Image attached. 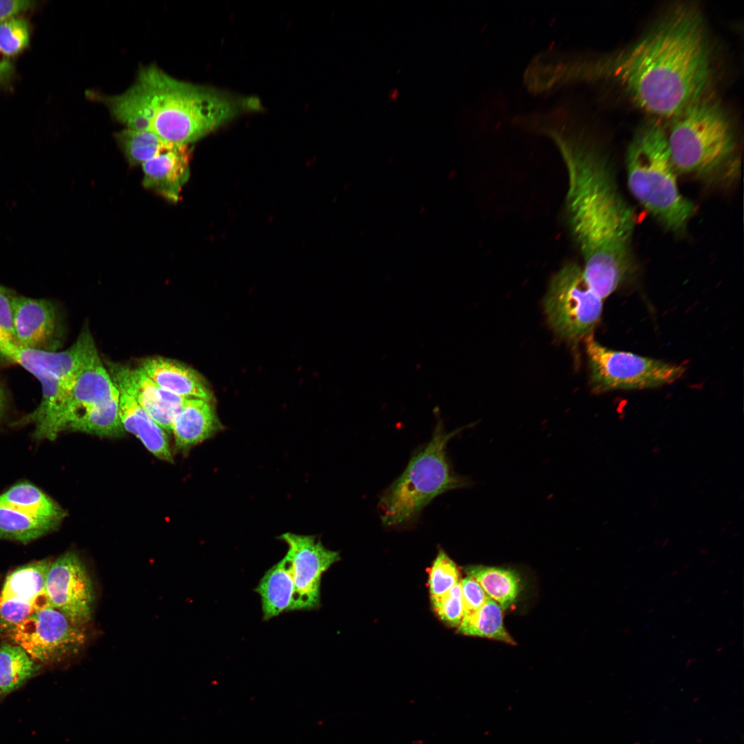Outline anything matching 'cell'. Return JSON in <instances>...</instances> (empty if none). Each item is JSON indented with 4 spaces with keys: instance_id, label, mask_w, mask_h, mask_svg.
<instances>
[{
    "instance_id": "obj_1",
    "label": "cell",
    "mask_w": 744,
    "mask_h": 744,
    "mask_svg": "<svg viewBox=\"0 0 744 744\" xmlns=\"http://www.w3.org/2000/svg\"><path fill=\"white\" fill-rule=\"evenodd\" d=\"M573 64L565 79L612 83L640 110L662 118L705 96L712 74L704 18L689 3L673 6L628 47Z\"/></svg>"
},
{
    "instance_id": "obj_2",
    "label": "cell",
    "mask_w": 744,
    "mask_h": 744,
    "mask_svg": "<svg viewBox=\"0 0 744 744\" xmlns=\"http://www.w3.org/2000/svg\"><path fill=\"white\" fill-rule=\"evenodd\" d=\"M550 137L566 169V218L584 261L585 279L597 296L607 298L633 270L634 213L600 149L567 127Z\"/></svg>"
},
{
    "instance_id": "obj_3",
    "label": "cell",
    "mask_w": 744,
    "mask_h": 744,
    "mask_svg": "<svg viewBox=\"0 0 744 744\" xmlns=\"http://www.w3.org/2000/svg\"><path fill=\"white\" fill-rule=\"evenodd\" d=\"M95 95L127 128L150 131L168 143L183 145L260 107L256 99L178 81L154 65L141 68L125 92Z\"/></svg>"
},
{
    "instance_id": "obj_4",
    "label": "cell",
    "mask_w": 744,
    "mask_h": 744,
    "mask_svg": "<svg viewBox=\"0 0 744 744\" xmlns=\"http://www.w3.org/2000/svg\"><path fill=\"white\" fill-rule=\"evenodd\" d=\"M628 188L641 205L668 231L683 234L694 214V203L677 183L666 132L655 121L640 126L626 154Z\"/></svg>"
},
{
    "instance_id": "obj_5",
    "label": "cell",
    "mask_w": 744,
    "mask_h": 744,
    "mask_svg": "<svg viewBox=\"0 0 744 744\" xmlns=\"http://www.w3.org/2000/svg\"><path fill=\"white\" fill-rule=\"evenodd\" d=\"M672 118L666 135L677 173L717 182L738 170L733 127L716 100L705 95Z\"/></svg>"
},
{
    "instance_id": "obj_6",
    "label": "cell",
    "mask_w": 744,
    "mask_h": 744,
    "mask_svg": "<svg viewBox=\"0 0 744 744\" xmlns=\"http://www.w3.org/2000/svg\"><path fill=\"white\" fill-rule=\"evenodd\" d=\"M459 431L446 433L442 424L437 423L431 440L381 496L379 508L385 526L413 524L436 497L468 485L467 479L453 473L446 456L447 444Z\"/></svg>"
},
{
    "instance_id": "obj_7",
    "label": "cell",
    "mask_w": 744,
    "mask_h": 744,
    "mask_svg": "<svg viewBox=\"0 0 744 744\" xmlns=\"http://www.w3.org/2000/svg\"><path fill=\"white\" fill-rule=\"evenodd\" d=\"M584 340L590 384L595 393L670 384L679 380L685 371L681 365L608 349L597 342L593 334Z\"/></svg>"
},
{
    "instance_id": "obj_8",
    "label": "cell",
    "mask_w": 744,
    "mask_h": 744,
    "mask_svg": "<svg viewBox=\"0 0 744 744\" xmlns=\"http://www.w3.org/2000/svg\"><path fill=\"white\" fill-rule=\"evenodd\" d=\"M549 324L560 338L577 342L592 334L602 313V299L589 287L583 269L568 262L552 276L544 299Z\"/></svg>"
},
{
    "instance_id": "obj_9",
    "label": "cell",
    "mask_w": 744,
    "mask_h": 744,
    "mask_svg": "<svg viewBox=\"0 0 744 744\" xmlns=\"http://www.w3.org/2000/svg\"><path fill=\"white\" fill-rule=\"evenodd\" d=\"M3 636L41 664L59 662L76 654L87 641L79 626L52 606L37 610Z\"/></svg>"
},
{
    "instance_id": "obj_10",
    "label": "cell",
    "mask_w": 744,
    "mask_h": 744,
    "mask_svg": "<svg viewBox=\"0 0 744 744\" xmlns=\"http://www.w3.org/2000/svg\"><path fill=\"white\" fill-rule=\"evenodd\" d=\"M45 592L50 605L79 626L92 617L94 591L87 568L77 554L69 551L52 562Z\"/></svg>"
},
{
    "instance_id": "obj_11",
    "label": "cell",
    "mask_w": 744,
    "mask_h": 744,
    "mask_svg": "<svg viewBox=\"0 0 744 744\" xmlns=\"http://www.w3.org/2000/svg\"><path fill=\"white\" fill-rule=\"evenodd\" d=\"M288 546L291 561L294 594L290 611L311 610L319 607L322 574L340 559L339 552L327 549L313 535L285 533L279 537Z\"/></svg>"
},
{
    "instance_id": "obj_12",
    "label": "cell",
    "mask_w": 744,
    "mask_h": 744,
    "mask_svg": "<svg viewBox=\"0 0 744 744\" xmlns=\"http://www.w3.org/2000/svg\"><path fill=\"white\" fill-rule=\"evenodd\" d=\"M96 351L94 339L87 329L81 331L70 347L61 351L22 349L0 343V355L20 364L31 373L37 372L55 377L69 390L83 366Z\"/></svg>"
},
{
    "instance_id": "obj_13",
    "label": "cell",
    "mask_w": 744,
    "mask_h": 744,
    "mask_svg": "<svg viewBox=\"0 0 744 744\" xmlns=\"http://www.w3.org/2000/svg\"><path fill=\"white\" fill-rule=\"evenodd\" d=\"M108 365L114 385L132 395L164 431L171 433L174 417L187 398L158 386L139 368L110 363Z\"/></svg>"
},
{
    "instance_id": "obj_14",
    "label": "cell",
    "mask_w": 744,
    "mask_h": 744,
    "mask_svg": "<svg viewBox=\"0 0 744 744\" xmlns=\"http://www.w3.org/2000/svg\"><path fill=\"white\" fill-rule=\"evenodd\" d=\"M13 320L17 347L54 351L57 344V313L47 299L15 295Z\"/></svg>"
},
{
    "instance_id": "obj_15",
    "label": "cell",
    "mask_w": 744,
    "mask_h": 744,
    "mask_svg": "<svg viewBox=\"0 0 744 744\" xmlns=\"http://www.w3.org/2000/svg\"><path fill=\"white\" fill-rule=\"evenodd\" d=\"M191 150L188 145L171 144L142 164L144 187L166 200L178 201L189 176Z\"/></svg>"
},
{
    "instance_id": "obj_16",
    "label": "cell",
    "mask_w": 744,
    "mask_h": 744,
    "mask_svg": "<svg viewBox=\"0 0 744 744\" xmlns=\"http://www.w3.org/2000/svg\"><path fill=\"white\" fill-rule=\"evenodd\" d=\"M116 389L97 351L83 366L70 389L61 431L83 411L109 400Z\"/></svg>"
},
{
    "instance_id": "obj_17",
    "label": "cell",
    "mask_w": 744,
    "mask_h": 744,
    "mask_svg": "<svg viewBox=\"0 0 744 744\" xmlns=\"http://www.w3.org/2000/svg\"><path fill=\"white\" fill-rule=\"evenodd\" d=\"M161 388L183 398L212 402L214 396L203 377L195 369L175 360L151 357L138 367Z\"/></svg>"
},
{
    "instance_id": "obj_18",
    "label": "cell",
    "mask_w": 744,
    "mask_h": 744,
    "mask_svg": "<svg viewBox=\"0 0 744 744\" xmlns=\"http://www.w3.org/2000/svg\"><path fill=\"white\" fill-rule=\"evenodd\" d=\"M222 429L212 402L189 398L174 417L172 433L176 449L186 453Z\"/></svg>"
},
{
    "instance_id": "obj_19",
    "label": "cell",
    "mask_w": 744,
    "mask_h": 744,
    "mask_svg": "<svg viewBox=\"0 0 744 744\" xmlns=\"http://www.w3.org/2000/svg\"><path fill=\"white\" fill-rule=\"evenodd\" d=\"M117 389L119 392V416L124 430L136 435L145 448L158 459L173 462L165 431L132 395L120 388Z\"/></svg>"
},
{
    "instance_id": "obj_20",
    "label": "cell",
    "mask_w": 744,
    "mask_h": 744,
    "mask_svg": "<svg viewBox=\"0 0 744 744\" xmlns=\"http://www.w3.org/2000/svg\"><path fill=\"white\" fill-rule=\"evenodd\" d=\"M255 591L260 597L264 620L290 611L294 582L291 561L287 555L265 573Z\"/></svg>"
},
{
    "instance_id": "obj_21",
    "label": "cell",
    "mask_w": 744,
    "mask_h": 744,
    "mask_svg": "<svg viewBox=\"0 0 744 744\" xmlns=\"http://www.w3.org/2000/svg\"><path fill=\"white\" fill-rule=\"evenodd\" d=\"M51 559L32 561L12 570L5 579L0 600L19 598L34 603L39 610L51 606L45 592Z\"/></svg>"
},
{
    "instance_id": "obj_22",
    "label": "cell",
    "mask_w": 744,
    "mask_h": 744,
    "mask_svg": "<svg viewBox=\"0 0 744 744\" xmlns=\"http://www.w3.org/2000/svg\"><path fill=\"white\" fill-rule=\"evenodd\" d=\"M65 430L103 437L122 435L124 428L119 416L118 390L109 400L76 415L66 424Z\"/></svg>"
},
{
    "instance_id": "obj_23",
    "label": "cell",
    "mask_w": 744,
    "mask_h": 744,
    "mask_svg": "<svg viewBox=\"0 0 744 744\" xmlns=\"http://www.w3.org/2000/svg\"><path fill=\"white\" fill-rule=\"evenodd\" d=\"M0 505L45 519L62 521L65 511L52 498L29 482L17 484L0 495Z\"/></svg>"
},
{
    "instance_id": "obj_24",
    "label": "cell",
    "mask_w": 744,
    "mask_h": 744,
    "mask_svg": "<svg viewBox=\"0 0 744 744\" xmlns=\"http://www.w3.org/2000/svg\"><path fill=\"white\" fill-rule=\"evenodd\" d=\"M41 664L18 645H0V689L4 696L19 689L37 676Z\"/></svg>"
},
{
    "instance_id": "obj_25",
    "label": "cell",
    "mask_w": 744,
    "mask_h": 744,
    "mask_svg": "<svg viewBox=\"0 0 744 744\" xmlns=\"http://www.w3.org/2000/svg\"><path fill=\"white\" fill-rule=\"evenodd\" d=\"M468 576L473 578L486 595L502 609L508 608L516 601L520 591V578L517 572L508 568L474 566L466 568Z\"/></svg>"
},
{
    "instance_id": "obj_26",
    "label": "cell",
    "mask_w": 744,
    "mask_h": 744,
    "mask_svg": "<svg viewBox=\"0 0 744 744\" xmlns=\"http://www.w3.org/2000/svg\"><path fill=\"white\" fill-rule=\"evenodd\" d=\"M61 522L0 505V539L27 544L54 531Z\"/></svg>"
},
{
    "instance_id": "obj_27",
    "label": "cell",
    "mask_w": 744,
    "mask_h": 744,
    "mask_svg": "<svg viewBox=\"0 0 744 744\" xmlns=\"http://www.w3.org/2000/svg\"><path fill=\"white\" fill-rule=\"evenodd\" d=\"M457 632L515 644L505 629L502 607L488 597L477 611L462 619L457 627Z\"/></svg>"
},
{
    "instance_id": "obj_28",
    "label": "cell",
    "mask_w": 744,
    "mask_h": 744,
    "mask_svg": "<svg viewBox=\"0 0 744 744\" xmlns=\"http://www.w3.org/2000/svg\"><path fill=\"white\" fill-rule=\"evenodd\" d=\"M114 138L131 165H142L171 144L150 131L125 128Z\"/></svg>"
},
{
    "instance_id": "obj_29",
    "label": "cell",
    "mask_w": 744,
    "mask_h": 744,
    "mask_svg": "<svg viewBox=\"0 0 744 744\" xmlns=\"http://www.w3.org/2000/svg\"><path fill=\"white\" fill-rule=\"evenodd\" d=\"M459 570L455 562L440 550L428 572L431 599H435L449 591L459 580Z\"/></svg>"
},
{
    "instance_id": "obj_30",
    "label": "cell",
    "mask_w": 744,
    "mask_h": 744,
    "mask_svg": "<svg viewBox=\"0 0 744 744\" xmlns=\"http://www.w3.org/2000/svg\"><path fill=\"white\" fill-rule=\"evenodd\" d=\"M30 41L27 21L13 17L0 23V53L13 56L25 50Z\"/></svg>"
},
{
    "instance_id": "obj_31",
    "label": "cell",
    "mask_w": 744,
    "mask_h": 744,
    "mask_svg": "<svg viewBox=\"0 0 744 744\" xmlns=\"http://www.w3.org/2000/svg\"><path fill=\"white\" fill-rule=\"evenodd\" d=\"M434 611L450 626L457 628L464 617L460 581L443 596L431 600Z\"/></svg>"
},
{
    "instance_id": "obj_32",
    "label": "cell",
    "mask_w": 744,
    "mask_h": 744,
    "mask_svg": "<svg viewBox=\"0 0 744 744\" xmlns=\"http://www.w3.org/2000/svg\"><path fill=\"white\" fill-rule=\"evenodd\" d=\"M37 610L39 609L34 603L21 599L0 600V634L3 635Z\"/></svg>"
},
{
    "instance_id": "obj_33",
    "label": "cell",
    "mask_w": 744,
    "mask_h": 744,
    "mask_svg": "<svg viewBox=\"0 0 744 744\" xmlns=\"http://www.w3.org/2000/svg\"><path fill=\"white\" fill-rule=\"evenodd\" d=\"M15 293L0 285V343L17 346L13 320Z\"/></svg>"
},
{
    "instance_id": "obj_34",
    "label": "cell",
    "mask_w": 744,
    "mask_h": 744,
    "mask_svg": "<svg viewBox=\"0 0 744 744\" xmlns=\"http://www.w3.org/2000/svg\"><path fill=\"white\" fill-rule=\"evenodd\" d=\"M462 589L464 617H468L477 611L486 602L488 596L481 586L471 577L460 581Z\"/></svg>"
},
{
    "instance_id": "obj_35",
    "label": "cell",
    "mask_w": 744,
    "mask_h": 744,
    "mask_svg": "<svg viewBox=\"0 0 744 744\" xmlns=\"http://www.w3.org/2000/svg\"><path fill=\"white\" fill-rule=\"evenodd\" d=\"M34 1L0 0V23L35 6Z\"/></svg>"
},
{
    "instance_id": "obj_36",
    "label": "cell",
    "mask_w": 744,
    "mask_h": 744,
    "mask_svg": "<svg viewBox=\"0 0 744 744\" xmlns=\"http://www.w3.org/2000/svg\"><path fill=\"white\" fill-rule=\"evenodd\" d=\"M14 68L8 58L0 59V86L8 84L13 75Z\"/></svg>"
},
{
    "instance_id": "obj_37",
    "label": "cell",
    "mask_w": 744,
    "mask_h": 744,
    "mask_svg": "<svg viewBox=\"0 0 744 744\" xmlns=\"http://www.w3.org/2000/svg\"><path fill=\"white\" fill-rule=\"evenodd\" d=\"M7 408V397L4 390L0 386V422L5 415Z\"/></svg>"
},
{
    "instance_id": "obj_38",
    "label": "cell",
    "mask_w": 744,
    "mask_h": 744,
    "mask_svg": "<svg viewBox=\"0 0 744 744\" xmlns=\"http://www.w3.org/2000/svg\"><path fill=\"white\" fill-rule=\"evenodd\" d=\"M398 94H399V93H398L397 90H391L390 93L389 94V98L391 99H396L397 98Z\"/></svg>"
},
{
    "instance_id": "obj_39",
    "label": "cell",
    "mask_w": 744,
    "mask_h": 744,
    "mask_svg": "<svg viewBox=\"0 0 744 744\" xmlns=\"http://www.w3.org/2000/svg\"><path fill=\"white\" fill-rule=\"evenodd\" d=\"M3 696H4V695H3V694L2 691H1V690L0 689V701L1 700V699H2V697H3Z\"/></svg>"
}]
</instances>
